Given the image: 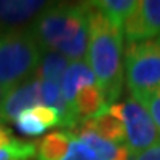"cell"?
Segmentation results:
<instances>
[{"label":"cell","mask_w":160,"mask_h":160,"mask_svg":"<svg viewBox=\"0 0 160 160\" xmlns=\"http://www.w3.org/2000/svg\"><path fill=\"white\" fill-rule=\"evenodd\" d=\"M88 13L87 2H52L28 31L42 52L52 51L77 62L85 59L88 51Z\"/></svg>","instance_id":"1"},{"label":"cell","mask_w":160,"mask_h":160,"mask_svg":"<svg viewBox=\"0 0 160 160\" xmlns=\"http://www.w3.org/2000/svg\"><path fill=\"white\" fill-rule=\"evenodd\" d=\"M87 3L90 7L87 64L90 65L97 78V85L108 105H113L118 103V98L122 93V31L106 20L90 2Z\"/></svg>","instance_id":"2"},{"label":"cell","mask_w":160,"mask_h":160,"mask_svg":"<svg viewBox=\"0 0 160 160\" xmlns=\"http://www.w3.org/2000/svg\"><path fill=\"white\" fill-rule=\"evenodd\" d=\"M42 51L30 31L0 36V85L13 88L34 77Z\"/></svg>","instance_id":"3"},{"label":"cell","mask_w":160,"mask_h":160,"mask_svg":"<svg viewBox=\"0 0 160 160\" xmlns=\"http://www.w3.org/2000/svg\"><path fill=\"white\" fill-rule=\"evenodd\" d=\"M124 78L132 98L160 88V41L131 42L124 49Z\"/></svg>","instance_id":"4"},{"label":"cell","mask_w":160,"mask_h":160,"mask_svg":"<svg viewBox=\"0 0 160 160\" xmlns=\"http://www.w3.org/2000/svg\"><path fill=\"white\" fill-rule=\"evenodd\" d=\"M108 111L122 121L126 131V145L132 155L160 144V132L150 114L136 98L129 97L124 101L113 103L108 106Z\"/></svg>","instance_id":"5"},{"label":"cell","mask_w":160,"mask_h":160,"mask_svg":"<svg viewBox=\"0 0 160 160\" xmlns=\"http://www.w3.org/2000/svg\"><path fill=\"white\" fill-rule=\"evenodd\" d=\"M122 34L131 42H144L160 36V0H137L122 23Z\"/></svg>","instance_id":"6"},{"label":"cell","mask_w":160,"mask_h":160,"mask_svg":"<svg viewBox=\"0 0 160 160\" xmlns=\"http://www.w3.org/2000/svg\"><path fill=\"white\" fill-rule=\"evenodd\" d=\"M51 3L44 0H0V36L30 30Z\"/></svg>","instance_id":"7"},{"label":"cell","mask_w":160,"mask_h":160,"mask_svg":"<svg viewBox=\"0 0 160 160\" xmlns=\"http://www.w3.org/2000/svg\"><path fill=\"white\" fill-rule=\"evenodd\" d=\"M36 106H42L39 78L31 77L7 92L0 105V124L15 122V119L23 111L33 110Z\"/></svg>","instance_id":"8"},{"label":"cell","mask_w":160,"mask_h":160,"mask_svg":"<svg viewBox=\"0 0 160 160\" xmlns=\"http://www.w3.org/2000/svg\"><path fill=\"white\" fill-rule=\"evenodd\" d=\"M61 126V118L48 106H36L23 111L15 119V128L25 137H39L51 128Z\"/></svg>","instance_id":"9"},{"label":"cell","mask_w":160,"mask_h":160,"mask_svg":"<svg viewBox=\"0 0 160 160\" xmlns=\"http://www.w3.org/2000/svg\"><path fill=\"white\" fill-rule=\"evenodd\" d=\"M77 132H92L113 144H126L124 124H122V121L119 118H116L108 110L105 113L95 116V118L80 122L72 131V134H77Z\"/></svg>","instance_id":"10"},{"label":"cell","mask_w":160,"mask_h":160,"mask_svg":"<svg viewBox=\"0 0 160 160\" xmlns=\"http://www.w3.org/2000/svg\"><path fill=\"white\" fill-rule=\"evenodd\" d=\"M70 106H72V113H74V118L78 126L80 122L105 113L110 105L105 100L103 93L98 88V85H90V87H83V88H80L77 92V95L72 100Z\"/></svg>","instance_id":"11"},{"label":"cell","mask_w":160,"mask_h":160,"mask_svg":"<svg viewBox=\"0 0 160 160\" xmlns=\"http://www.w3.org/2000/svg\"><path fill=\"white\" fill-rule=\"evenodd\" d=\"M90 85H97V78L93 75L90 65L85 61L70 62L61 80V90L65 101L72 103L77 92L83 88V87H90Z\"/></svg>","instance_id":"12"},{"label":"cell","mask_w":160,"mask_h":160,"mask_svg":"<svg viewBox=\"0 0 160 160\" xmlns=\"http://www.w3.org/2000/svg\"><path fill=\"white\" fill-rule=\"evenodd\" d=\"M72 136L80 139L87 147H90L98 160H132L134 158L132 152L128 149L126 144H113L92 132H77Z\"/></svg>","instance_id":"13"},{"label":"cell","mask_w":160,"mask_h":160,"mask_svg":"<svg viewBox=\"0 0 160 160\" xmlns=\"http://www.w3.org/2000/svg\"><path fill=\"white\" fill-rule=\"evenodd\" d=\"M72 134L67 131L44 136L36 145V160H64L69 152Z\"/></svg>","instance_id":"14"},{"label":"cell","mask_w":160,"mask_h":160,"mask_svg":"<svg viewBox=\"0 0 160 160\" xmlns=\"http://www.w3.org/2000/svg\"><path fill=\"white\" fill-rule=\"evenodd\" d=\"M69 59L64 57L59 52H52V51H46L41 54L39 65L34 72V77L39 80H48V82H56L61 83V80L69 67Z\"/></svg>","instance_id":"15"},{"label":"cell","mask_w":160,"mask_h":160,"mask_svg":"<svg viewBox=\"0 0 160 160\" xmlns=\"http://www.w3.org/2000/svg\"><path fill=\"white\" fill-rule=\"evenodd\" d=\"M95 8L122 31V23L134 10L137 0H95L90 2Z\"/></svg>","instance_id":"16"},{"label":"cell","mask_w":160,"mask_h":160,"mask_svg":"<svg viewBox=\"0 0 160 160\" xmlns=\"http://www.w3.org/2000/svg\"><path fill=\"white\" fill-rule=\"evenodd\" d=\"M34 141H17L13 139L3 147H0V160H33L36 157Z\"/></svg>","instance_id":"17"},{"label":"cell","mask_w":160,"mask_h":160,"mask_svg":"<svg viewBox=\"0 0 160 160\" xmlns=\"http://www.w3.org/2000/svg\"><path fill=\"white\" fill-rule=\"evenodd\" d=\"M139 103L145 108V111L150 114L152 121L157 128V131L160 132V88L150 92V93H145V95H141L136 98Z\"/></svg>","instance_id":"18"},{"label":"cell","mask_w":160,"mask_h":160,"mask_svg":"<svg viewBox=\"0 0 160 160\" xmlns=\"http://www.w3.org/2000/svg\"><path fill=\"white\" fill-rule=\"evenodd\" d=\"M64 160H98L97 155L92 152L90 147L77 139V137L72 136V141H70V145H69V152L67 155L64 157Z\"/></svg>","instance_id":"19"},{"label":"cell","mask_w":160,"mask_h":160,"mask_svg":"<svg viewBox=\"0 0 160 160\" xmlns=\"http://www.w3.org/2000/svg\"><path fill=\"white\" fill-rule=\"evenodd\" d=\"M132 160H160V144L141 152V154H136Z\"/></svg>","instance_id":"20"},{"label":"cell","mask_w":160,"mask_h":160,"mask_svg":"<svg viewBox=\"0 0 160 160\" xmlns=\"http://www.w3.org/2000/svg\"><path fill=\"white\" fill-rule=\"evenodd\" d=\"M12 132L8 131V128H5L0 124V147H3V145H7L8 142H12Z\"/></svg>","instance_id":"21"},{"label":"cell","mask_w":160,"mask_h":160,"mask_svg":"<svg viewBox=\"0 0 160 160\" xmlns=\"http://www.w3.org/2000/svg\"><path fill=\"white\" fill-rule=\"evenodd\" d=\"M10 88H7V87H2L0 85V105H2V101H3V98H5V95H7V92H8Z\"/></svg>","instance_id":"22"},{"label":"cell","mask_w":160,"mask_h":160,"mask_svg":"<svg viewBox=\"0 0 160 160\" xmlns=\"http://www.w3.org/2000/svg\"><path fill=\"white\" fill-rule=\"evenodd\" d=\"M157 39H158V41H160V36H158V38H157Z\"/></svg>","instance_id":"23"}]
</instances>
